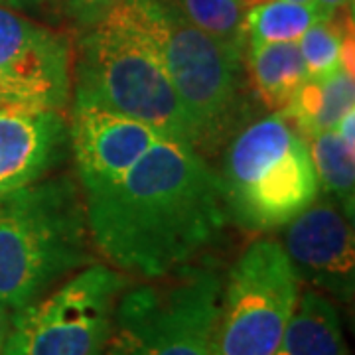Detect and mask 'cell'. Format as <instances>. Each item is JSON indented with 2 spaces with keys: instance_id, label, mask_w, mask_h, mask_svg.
I'll return each instance as SVG.
<instances>
[{
  "instance_id": "11",
  "label": "cell",
  "mask_w": 355,
  "mask_h": 355,
  "mask_svg": "<svg viewBox=\"0 0 355 355\" xmlns=\"http://www.w3.org/2000/svg\"><path fill=\"white\" fill-rule=\"evenodd\" d=\"M164 137L127 114L89 101H73L69 150L83 193L113 186Z\"/></svg>"
},
{
  "instance_id": "5",
  "label": "cell",
  "mask_w": 355,
  "mask_h": 355,
  "mask_svg": "<svg viewBox=\"0 0 355 355\" xmlns=\"http://www.w3.org/2000/svg\"><path fill=\"white\" fill-rule=\"evenodd\" d=\"M76 99L127 114L164 139L193 146L188 116L156 51L111 10L79 40Z\"/></svg>"
},
{
  "instance_id": "20",
  "label": "cell",
  "mask_w": 355,
  "mask_h": 355,
  "mask_svg": "<svg viewBox=\"0 0 355 355\" xmlns=\"http://www.w3.org/2000/svg\"><path fill=\"white\" fill-rule=\"evenodd\" d=\"M62 2L67 16L81 28L89 30L99 24L123 0H62Z\"/></svg>"
},
{
  "instance_id": "27",
  "label": "cell",
  "mask_w": 355,
  "mask_h": 355,
  "mask_svg": "<svg viewBox=\"0 0 355 355\" xmlns=\"http://www.w3.org/2000/svg\"><path fill=\"white\" fill-rule=\"evenodd\" d=\"M0 101H4V99H2V95H0ZM4 103H6V101H4Z\"/></svg>"
},
{
  "instance_id": "7",
  "label": "cell",
  "mask_w": 355,
  "mask_h": 355,
  "mask_svg": "<svg viewBox=\"0 0 355 355\" xmlns=\"http://www.w3.org/2000/svg\"><path fill=\"white\" fill-rule=\"evenodd\" d=\"M128 277L99 263L79 268L32 304L14 310L2 355H105Z\"/></svg>"
},
{
  "instance_id": "25",
  "label": "cell",
  "mask_w": 355,
  "mask_h": 355,
  "mask_svg": "<svg viewBox=\"0 0 355 355\" xmlns=\"http://www.w3.org/2000/svg\"><path fill=\"white\" fill-rule=\"evenodd\" d=\"M105 355H128L127 352H123L121 347H116V345H113V343H109V347H107V352H105Z\"/></svg>"
},
{
  "instance_id": "24",
  "label": "cell",
  "mask_w": 355,
  "mask_h": 355,
  "mask_svg": "<svg viewBox=\"0 0 355 355\" xmlns=\"http://www.w3.org/2000/svg\"><path fill=\"white\" fill-rule=\"evenodd\" d=\"M10 316H12V310L0 304V355H2L4 343L8 338V330H10Z\"/></svg>"
},
{
  "instance_id": "28",
  "label": "cell",
  "mask_w": 355,
  "mask_h": 355,
  "mask_svg": "<svg viewBox=\"0 0 355 355\" xmlns=\"http://www.w3.org/2000/svg\"><path fill=\"white\" fill-rule=\"evenodd\" d=\"M2 103H4V101H0V105H2Z\"/></svg>"
},
{
  "instance_id": "16",
  "label": "cell",
  "mask_w": 355,
  "mask_h": 355,
  "mask_svg": "<svg viewBox=\"0 0 355 355\" xmlns=\"http://www.w3.org/2000/svg\"><path fill=\"white\" fill-rule=\"evenodd\" d=\"M308 150L316 172L320 193L334 198L347 216L354 217L355 150L343 142L338 128L322 130L310 137Z\"/></svg>"
},
{
  "instance_id": "10",
  "label": "cell",
  "mask_w": 355,
  "mask_h": 355,
  "mask_svg": "<svg viewBox=\"0 0 355 355\" xmlns=\"http://www.w3.org/2000/svg\"><path fill=\"white\" fill-rule=\"evenodd\" d=\"M282 249L298 282L352 304L355 292V239L352 216L326 193L284 225Z\"/></svg>"
},
{
  "instance_id": "21",
  "label": "cell",
  "mask_w": 355,
  "mask_h": 355,
  "mask_svg": "<svg viewBox=\"0 0 355 355\" xmlns=\"http://www.w3.org/2000/svg\"><path fill=\"white\" fill-rule=\"evenodd\" d=\"M354 0H314V6H316L318 16L320 20H331L336 18V14L343 10L347 4L352 6Z\"/></svg>"
},
{
  "instance_id": "29",
  "label": "cell",
  "mask_w": 355,
  "mask_h": 355,
  "mask_svg": "<svg viewBox=\"0 0 355 355\" xmlns=\"http://www.w3.org/2000/svg\"><path fill=\"white\" fill-rule=\"evenodd\" d=\"M277 355H279V354H277Z\"/></svg>"
},
{
  "instance_id": "4",
  "label": "cell",
  "mask_w": 355,
  "mask_h": 355,
  "mask_svg": "<svg viewBox=\"0 0 355 355\" xmlns=\"http://www.w3.org/2000/svg\"><path fill=\"white\" fill-rule=\"evenodd\" d=\"M217 176L227 219L249 233L284 227L320 193L308 140L282 113L233 135Z\"/></svg>"
},
{
  "instance_id": "17",
  "label": "cell",
  "mask_w": 355,
  "mask_h": 355,
  "mask_svg": "<svg viewBox=\"0 0 355 355\" xmlns=\"http://www.w3.org/2000/svg\"><path fill=\"white\" fill-rule=\"evenodd\" d=\"M318 20L320 16L314 4L263 0L245 10V48L277 42H298V38Z\"/></svg>"
},
{
  "instance_id": "9",
  "label": "cell",
  "mask_w": 355,
  "mask_h": 355,
  "mask_svg": "<svg viewBox=\"0 0 355 355\" xmlns=\"http://www.w3.org/2000/svg\"><path fill=\"white\" fill-rule=\"evenodd\" d=\"M73 91L69 38L0 6V95L6 103L62 111Z\"/></svg>"
},
{
  "instance_id": "26",
  "label": "cell",
  "mask_w": 355,
  "mask_h": 355,
  "mask_svg": "<svg viewBox=\"0 0 355 355\" xmlns=\"http://www.w3.org/2000/svg\"><path fill=\"white\" fill-rule=\"evenodd\" d=\"M288 2H296V4H314V0H288Z\"/></svg>"
},
{
  "instance_id": "19",
  "label": "cell",
  "mask_w": 355,
  "mask_h": 355,
  "mask_svg": "<svg viewBox=\"0 0 355 355\" xmlns=\"http://www.w3.org/2000/svg\"><path fill=\"white\" fill-rule=\"evenodd\" d=\"M296 44L306 65L308 79H322L334 73L342 64H347L345 32L334 22V18L314 22Z\"/></svg>"
},
{
  "instance_id": "2",
  "label": "cell",
  "mask_w": 355,
  "mask_h": 355,
  "mask_svg": "<svg viewBox=\"0 0 355 355\" xmlns=\"http://www.w3.org/2000/svg\"><path fill=\"white\" fill-rule=\"evenodd\" d=\"M91 261L85 193L73 178L0 193V304H32Z\"/></svg>"
},
{
  "instance_id": "18",
  "label": "cell",
  "mask_w": 355,
  "mask_h": 355,
  "mask_svg": "<svg viewBox=\"0 0 355 355\" xmlns=\"http://www.w3.org/2000/svg\"><path fill=\"white\" fill-rule=\"evenodd\" d=\"M184 20L214 36L229 50L245 53V2L243 0H162Z\"/></svg>"
},
{
  "instance_id": "3",
  "label": "cell",
  "mask_w": 355,
  "mask_h": 355,
  "mask_svg": "<svg viewBox=\"0 0 355 355\" xmlns=\"http://www.w3.org/2000/svg\"><path fill=\"white\" fill-rule=\"evenodd\" d=\"M156 51L188 116L193 148L214 150L245 113L243 55L184 20L162 0H123L113 8Z\"/></svg>"
},
{
  "instance_id": "22",
  "label": "cell",
  "mask_w": 355,
  "mask_h": 355,
  "mask_svg": "<svg viewBox=\"0 0 355 355\" xmlns=\"http://www.w3.org/2000/svg\"><path fill=\"white\" fill-rule=\"evenodd\" d=\"M62 0H0V6H6L10 10H36V8H46Z\"/></svg>"
},
{
  "instance_id": "1",
  "label": "cell",
  "mask_w": 355,
  "mask_h": 355,
  "mask_svg": "<svg viewBox=\"0 0 355 355\" xmlns=\"http://www.w3.org/2000/svg\"><path fill=\"white\" fill-rule=\"evenodd\" d=\"M93 247L127 277L190 265L227 221L219 176L191 144L158 140L113 186L85 193Z\"/></svg>"
},
{
  "instance_id": "13",
  "label": "cell",
  "mask_w": 355,
  "mask_h": 355,
  "mask_svg": "<svg viewBox=\"0 0 355 355\" xmlns=\"http://www.w3.org/2000/svg\"><path fill=\"white\" fill-rule=\"evenodd\" d=\"M355 105L354 67L342 64L322 79H308L292 101L279 111L306 140L322 130L338 128Z\"/></svg>"
},
{
  "instance_id": "15",
  "label": "cell",
  "mask_w": 355,
  "mask_h": 355,
  "mask_svg": "<svg viewBox=\"0 0 355 355\" xmlns=\"http://www.w3.org/2000/svg\"><path fill=\"white\" fill-rule=\"evenodd\" d=\"M243 58L251 76L254 95L266 109L282 111L308 81L306 65L296 42L247 46Z\"/></svg>"
},
{
  "instance_id": "6",
  "label": "cell",
  "mask_w": 355,
  "mask_h": 355,
  "mask_svg": "<svg viewBox=\"0 0 355 355\" xmlns=\"http://www.w3.org/2000/svg\"><path fill=\"white\" fill-rule=\"evenodd\" d=\"M223 277L184 265L121 294L111 342L128 355H217Z\"/></svg>"
},
{
  "instance_id": "14",
  "label": "cell",
  "mask_w": 355,
  "mask_h": 355,
  "mask_svg": "<svg viewBox=\"0 0 355 355\" xmlns=\"http://www.w3.org/2000/svg\"><path fill=\"white\" fill-rule=\"evenodd\" d=\"M279 355H347L340 312L330 296L314 288L298 296Z\"/></svg>"
},
{
  "instance_id": "23",
  "label": "cell",
  "mask_w": 355,
  "mask_h": 355,
  "mask_svg": "<svg viewBox=\"0 0 355 355\" xmlns=\"http://www.w3.org/2000/svg\"><path fill=\"white\" fill-rule=\"evenodd\" d=\"M338 132H340V137L343 139V142H345L352 150H355V111H349V113L345 114L342 121H340Z\"/></svg>"
},
{
  "instance_id": "8",
  "label": "cell",
  "mask_w": 355,
  "mask_h": 355,
  "mask_svg": "<svg viewBox=\"0 0 355 355\" xmlns=\"http://www.w3.org/2000/svg\"><path fill=\"white\" fill-rule=\"evenodd\" d=\"M300 296L282 245L253 241L223 282L217 355H277Z\"/></svg>"
},
{
  "instance_id": "12",
  "label": "cell",
  "mask_w": 355,
  "mask_h": 355,
  "mask_svg": "<svg viewBox=\"0 0 355 355\" xmlns=\"http://www.w3.org/2000/svg\"><path fill=\"white\" fill-rule=\"evenodd\" d=\"M69 153L62 111L26 103L0 105V193L48 178Z\"/></svg>"
}]
</instances>
